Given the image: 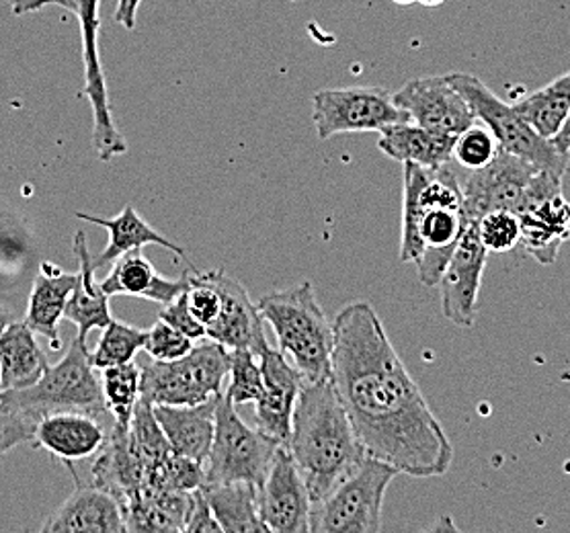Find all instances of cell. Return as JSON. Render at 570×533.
Segmentation results:
<instances>
[{
    "mask_svg": "<svg viewBox=\"0 0 570 533\" xmlns=\"http://www.w3.org/2000/svg\"><path fill=\"white\" fill-rule=\"evenodd\" d=\"M394 103L409 113L411 121L445 136H460L476 124L472 107L448 75L404 82L394 92Z\"/></svg>",
    "mask_w": 570,
    "mask_h": 533,
    "instance_id": "cell-14",
    "label": "cell"
},
{
    "mask_svg": "<svg viewBox=\"0 0 570 533\" xmlns=\"http://www.w3.org/2000/svg\"><path fill=\"white\" fill-rule=\"evenodd\" d=\"M78 274H68L50 260L41 265V272L33 279V287L27 302L26 323L36 335L50 338L52 349L62 347L60 320L66 316L68 299L77 286Z\"/></svg>",
    "mask_w": 570,
    "mask_h": 533,
    "instance_id": "cell-22",
    "label": "cell"
},
{
    "mask_svg": "<svg viewBox=\"0 0 570 533\" xmlns=\"http://www.w3.org/2000/svg\"><path fill=\"white\" fill-rule=\"evenodd\" d=\"M487 259L489 250L480 243L476 224L472 221L440 279L443 316L460 328H470L476 323Z\"/></svg>",
    "mask_w": 570,
    "mask_h": 533,
    "instance_id": "cell-15",
    "label": "cell"
},
{
    "mask_svg": "<svg viewBox=\"0 0 570 533\" xmlns=\"http://www.w3.org/2000/svg\"><path fill=\"white\" fill-rule=\"evenodd\" d=\"M285 445L308 486L312 503L345 481L367 455L333 379L304 382Z\"/></svg>",
    "mask_w": 570,
    "mask_h": 533,
    "instance_id": "cell-3",
    "label": "cell"
},
{
    "mask_svg": "<svg viewBox=\"0 0 570 533\" xmlns=\"http://www.w3.org/2000/svg\"><path fill=\"white\" fill-rule=\"evenodd\" d=\"M99 4L101 0H77L75 14L80 21L82 36V62H85V97L92 109V146L97 157L104 162H111L116 157L128 152V142L124 134L117 130L116 119L111 113L109 92L105 82L101 56H99Z\"/></svg>",
    "mask_w": 570,
    "mask_h": 533,
    "instance_id": "cell-12",
    "label": "cell"
},
{
    "mask_svg": "<svg viewBox=\"0 0 570 533\" xmlns=\"http://www.w3.org/2000/svg\"><path fill=\"white\" fill-rule=\"evenodd\" d=\"M11 9V13L21 14L36 13L46 7H62L66 11H77V0H4Z\"/></svg>",
    "mask_w": 570,
    "mask_h": 533,
    "instance_id": "cell-40",
    "label": "cell"
},
{
    "mask_svg": "<svg viewBox=\"0 0 570 533\" xmlns=\"http://www.w3.org/2000/svg\"><path fill=\"white\" fill-rule=\"evenodd\" d=\"M222 532L220 523L216 520L214 511L209 507L208 499L202 488L194 491L191 509L185 523V533H218Z\"/></svg>",
    "mask_w": 570,
    "mask_h": 533,
    "instance_id": "cell-39",
    "label": "cell"
},
{
    "mask_svg": "<svg viewBox=\"0 0 570 533\" xmlns=\"http://www.w3.org/2000/svg\"><path fill=\"white\" fill-rule=\"evenodd\" d=\"M474 224L479 230L480 243L489 253L505 255L509 250L519 247L521 243V220L513 211H505V209L489 211Z\"/></svg>",
    "mask_w": 570,
    "mask_h": 533,
    "instance_id": "cell-34",
    "label": "cell"
},
{
    "mask_svg": "<svg viewBox=\"0 0 570 533\" xmlns=\"http://www.w3.org/2000/svg\"><path fill=\"white\" fill-rule=\"evenodd\" d=\"M148 330L126 325L121 320H111L105 326L104 335L99 338L97 347L89 353L91 364L101 372L107 367L130 364L136 355L146 347Z\"/></svg>",
    "mask_w": 570,
    "mask_h": 533,
    "instance_id": "cell-32",
    "label": "cell"
},
{
    "mask_svg": "<svg viewBox=\"0 0 570 533\" xmlns=\"http://www.w3.org/2000/svg\"><path fill=\"white\" fill-rule=\"evenodd\" d=\"M202 491L224 533H267L261 517L259 486L250 482L204 484Z\"/></svg>",
    "mask_w": 570,
    "mask_h": 533,
    "instance_id": "cell-29",
    "label": "cell"
},
{
    "mask_svg": "<svg viewBox=\"0 0 570 533\" xmlns=\"http://www.w3.org/2000/svg\"><path fill=\"white\" fill-rule=\"evenodd\" d=\"M0 394H2V379H0Z\"/></svg>",
    "mask_w": 570,
    "mask_h": 533,
    "instance_id": "cell-46",
    "label": "cell"
},
{
    "mask_svg": "<svg viewBox=\"0 0 570 533\" xmlns=\"http://www.w3.org/2000/svg\"><path fill=\"white\" fill-rule=\"evenodd\" d=\"M160 318H163L165 323H169L170 326H175L177 330H181L183 335L194 338V340L206 338V326L202 325V323L195 318L191 308H189L187 289H185L181 296L175 299V302L163 306Z\"/></svg>",
    "mask_w": 570,
    "mask_h": 533,
    "instance_id": "cell-38",
    "label": "cell"
},
{
    "mask_svg": "<svg viewBox=\"0 0 570 533\" xmlns=\"http://www.w3.org/2000/svg\"><path fill=\"white\" fill-rule=\"evenodd\" d=\"M394 4H401V7H409V4H413L416 0H392Z\"/></svg>",
    "mask_w": 570,
    "mask_h": 533,
    "instance_id": "cell-45",
    "label": "cell"
},
{
    "mask_svg": "<svg viewBox=\"0 0 570 533\" xmlns=\"http://www.w3.org/2000/svg\"><path fill=\"white\" fill-rule=\"evenodd\" d=\"M14 320H17V313L13 306L7 299L0 298V335L4 333L7 326L13 325Z\"/></svg>",
    "mask_w": 570,
    "mask_h": 533,
    "instance_id": "cell-43",
    "label": "cell"
},
{
    "mask_svg": "<svg viewBox=\"0 0 570 533\" xmlns=\"http://www.w3.org/2000/svg\"><path fill=\"white\" fill-rule=\"evenodd\" d=\"M416 2H421L423 7H431V9H433V7H440V4H443L445 0H416Z\"/></svg>",
    "mask_w": 570,
    "mask_h": 533,
    "instance_id": "cell-44",
    "label": "cell"
},
{
    "mask_svg": "<svg viewBox=\"0 0 570 533\" xmlns=\"http://www.w3.org/2000/svg\"><path fill=\"white\" fill-rule=\"evenodd\" d=\"M263 372V396L255 403L257 427L279 443H287L292 418L298 403L304 377L287 364L285 353L267 347L259 355Z\"/></svg>",
    "mask_w": 570,
    "mask_h": 533,
    "instance_id": "cell-17",
    "label": "cell"
},
{
    "mask_svg": "<svg viewBox=\"0 0 570 533\" xmlns=\"http://www.w3.org/2000/svg\"><path fill=\"white\" fill-rule=\"evenodd\" d=\"M562 181V175L538 169L530 160L499 148L487 167L468 170L466 179H462L468 220H480L484 214L497 209L521 216L548 197L560 194Z\"/></svg>",
    "mask_w": 570,
    "mask_h": 533,
    "instance_id": "cell-5",
    "label": "cell"
},
{
    "mask_svg": "<svg viewBox=\"0 0 570 533\" xmlns=\"http://www.w3.org/2000/svg\"><path fill=\"white\" fill-rule=\"evenodd\" d=\"M77 218L78 220L97 224L109 233V245L101 250V255L92 257L95 269L111 265L121 255H126L130 250H138V248L146 247V245L167 248L170 253H175L177 257L185 255V248L181 245L173 243L170 238L155 230L130 204L121 209L116 218H101V216H91V214H82V211H77Z\"/></svg>",
    "mask_w": 570,
    "mask_h": 533,
    "instance_id": "cell-26",
    "label": "cell"
},
{
    "mask_svg": "<svg viewBox=\"0 0 570 533\" xmlns=\"http://www.w3.org/2000/svg\"><path fill=\"white\" fill-rule=\"evenodd\" d=\"M77 491L53 513L43 533H126V515L116 494L77 481Z\"/></svg>",
    "mask_w": 570,
    "mask_h": 533,
    "instance_id": "cell-18",
    "label": "cell"
},
{
    "mask_svg": "<svg viewBox=\"0 0 570 533\" xmlns=\"http://www.w3.org/2000/svg\"><path fill=\"white\" fill-rule=\"evenodd\" d=\"M109 431L101 425V416L80 411H62L41 416L36 427L33 445L72 464L99 454Z\"/></svg>",
    "mask_w": 570,
    "mask_h": 533,
    "instance_id": "cell-19",
    "label": "cell"
},
{
    "mask_svg": "<svg viewBox=\"0 0 570 533\" xmlns=\"http://www.w3.org/2000/svg\"><path fill=\"white\" fill-rule=\"evenodd\" d=\"M401 472L365 455L362 464L331 493L312 503L311 533H377L390 482Z\"/></svg>",
    "mask_w": 570,
    "mask_h": 533,
    "instance_id": "cell-7",
    "label": "cell"
},
{
    "mask_svg": "<svg viewBox=\"0 0 570 533\" xmlns=\"http://www.w3.org/2000/svg\"><path fill=\"white\" fill-rule=\"evenodd\" d=\"M402 263H415L421 284L440 286L441 275L472 221L464 209L462 179L452 162L428 169L402 165Z\"/></svg>",
    "mask_w": 570,
    "mask_h": 533,
    "instance_id": "cell-2",
    "label": "cell"
},
{
    "mask_svg": "<svg viewBox=\"0 0 570 533\" xmlns=\"http://www.w3.org/2000/svg\"><path fill=\"white\" fill-rule=\"evenodd\" d=\"M0 408L21 411L41 416L62 411H80L95 416L109 413L105 403L104 384L99 369L91 364L87 343L72 338L68 353L56 365H48L46 374L26 391H2Z\"/></svg>",
    "mask_w": 570,
    "mask_h": 533,
    "instance_id": "cell-6",
    "label": "cell"
},
{
    "mask_svg": "<svg viewBox=\"0 0 570 533\" xmlns=\"http://www.w3.org/2000/svg\"><path fill=\"white\" fill-rule=\"evenodd\" d=\"M458 91L472 107L474 116L480 119L489 130L493 131L499 148L509 155L530 160L538 169L552 170L558 175H567L569 170V155L560 152L552 140H546L532 126L523 119L515 109L499 99L482 80L466 72H452L448 75Z\"/></svg>",
    "mask_w": 570,
    "mask_h": 533,
    "instance_id": "cell-9",
    "label": "cell"
},
{
    "mask_svg": "<svg viewBox=\"0 0 570 533\" xmlns=\"http://www.w3.org/2000/svg\"><path fill=\"white\" fill-rule=\"evenodd\" d=\"M140 367L142 398L167 406H194L208 403L224 392V379L230 374V352L220 343L206 337L179 359H155L153 364Z\"/></svg>",
    "mask_w": 570,
    "mask_h": 533,
    "instance_id": "cell-8",
    "label": "cell"
},
{
    "mask_svg": "<svg viewBox=\"0 0 570 533\" xmlns=\"http://www.w3.org/2000/svg\"><path fill=\"white\" fill-rule=\"evenodd\" d=\"M521 247L540 265H552L564 243L570 240V201L562 196L548 197L540 206L519 216Z\"/></svg>",
    "mask_w": 570,
    "mask_h": 533,
    "instance_id": "cell-25",
    "label": "cell"
},
{
    "mask_svg": "<svg viewBox=\"0 0 570 533\" xmlns=\"http://www.w3.org/2000/svg\"><path fill=\"white\" fill-rule=\"evenodd\" d=\"M552 144L557 146L560 152H564V155H570V113L564 119V124H562V128L558 130L557 136L552 138Z\"/></svg>",
    "mask_w": 570,
    "mask_h": 533,
    "instance_id": "cell-42",
    "label": "cell"
},
{
    "mask_svg": "<svg viewBox=\"0 0 570 533\" xmlns=\"http://www.w3.org/2000/svg\"><path fill=\"white\" fill-rule=\"evenodd\" d=\"M75 255L78 259L77 286L72 296L68 299L66 306V320L77 325V337L87 343L89 333L95 328H101L114 320L111 308H109V296L105 294L101 284L95 279V265H92V255L89 250L87 236L82 230H78L75 238Z\"/></svg>",
    "mask_w": 570,
    "mask_h": 533,
    "instance_id": "cell-23",
    "label": "cell"
},
{
    "mask_svg": "<svg viewBox=\"0 0 570 533\" xmlns=\"http://www.w3.org/2000/svg\"><path fill=\"white\" fill-rule=\"evenodd\" d=\"M220 396L194 406L153 404L156 421L169 440L173 454L206 464L216 431V406Z\"/></svg>",
    "mask_w": 570,
    "mask_h": 533,
    "instance_id": "cell-20",
    "label": "cell"
},
{
    "mask_svg": "<svg viewBox=\"0 0 570 533\" xmlns=\"http://www.w3.org/2000/svg\"><path fill=\"white\" fill-rule=\"evenodd\" d=\"M312 121L316 136L328 140L338 134H380L384 128L411 121V118L394 103V95L382 87H343L314 92Z\"/></svg>",
    "mask_w": 570,
    "mask_h": 533,
    "instance_id": "cell-11",
    "label": "cell"
},
{
    "mask_svg": "<svg viewBox=\"0 0 570 533\" xmlns=\"http://www.w3.org/2000/svg\"><path fill=\"white\" fill-rule=\"evenodd\" d=\"M515 109L546 140H552L570 113V70L515 103Z\"/></svg>",
    "mask_w": 570,
    "mask_h": 533,
    "instance_id": "cell-30",
    "label": "cell"
},
{
    "mask_svg": "<svg viewBox=\"0 0 570 533\" xmlns=\"http://www.w3.org/2000/svg\"><path fill=\"white\" fill-rule=\"evenodd\" d=\"M257 355L248 349L230 352V386L226 396L236 404L257 403L263 396V372L255 362Z\"/></svg>",
    "mask_w": 570,
    "mask_h": 533,
    "instance_id": "cell-33",
    "label": "cell"
},
{
    "mask_svg": "<svg viewBox=\"0 0 570 533\" xmlns=\"http://www.w3.org/2000/svg\"><path fill=\"white\" fill-rule=\"evenodd\" d=\"M499 152V142L487 126H470L455 138L454 160L466 170L487 167Z\"/></svg>",
    "mask_w": 570,
    "mask_h": 533,
    "instance_id": "cell-35",
    "label": "cell"
},
{
    "mask_svg": "<svg viewBox=\"0 0 570 533\" xmlns=\"http://www.w3.org/2000/svg\"><path fill=\"white\" fill-rule=\"evenodd\" d=\"M259 509L272 533L311 532V493L285 443L275 450L259 486Z\"/></svg>",
    "mask_w": 570,
    "mask_h": 533,
    "instance_id": "cell-13",
    "label": "cell"
},
{
    "mask_svg": "<svg viewBox=\"0 0 570 533\" xmlns=\"http://www.w3.org/2000/svg\"><path fill=\"white\" fill-rule=\"evenodd\" d=\"M209 279L220 289L222 308L206 337L224 345L228 352L248 349L259 357L269 347L257 304L248 298L247 289L222 269H209Z\"/></svg>",
    "mask_w": 570,
    "mask_h": 533,
    "instance_id": "cell-16",
    "label": "cell"
},
{
    "mask_svg": "<svg viewBox=\"0 0 570 533\" xmlns=\"http://www.w3.org/2000/svg\"><path fill=\"white\" fill-rule=\"evenodd\" d=\"M140 382L142 367L134 362L101 369L107 411L114 416V425L121 430L130 427L136 404L140 401Z\"/></svg>",
    "mask_w": 570,
    "mask_h": 533,
    "instance_id": "cell-31",
    "label": "cell"
},
{
    "mask_svg": "<svg viewBox=\"0 0 570 533\" xmlns=\"http://www.w3.org/2000/svg\"><path fill=\"white\" fill-rule=\"evenodd\" d=\"M140 4H142V0H117L116 13H114V21L117 26L126 27L128 31H131L136 27Z\"/></svg>",
    "mask_w": 570,
    "mask_h": 533,
    "instance_id": "cell-41",
    "label": "cell"
},
{
    "mask_svg": "<svg viewBox=\"0 0 570 533\" xmlns=\"http://www.w3.org/2000/svg\"><path fill=\"white\" fill-rule=\"evenodd\" d=\"M282 443L257 427H248L234 403L222 392L216 406V431L204 464L206 484L250 482L261 486Z\"/></svg>",
    "mask_w": 570,
    "mask_h": 533,
    "instance_id": "cell-10",
    "label": "cell"
},
{
    "mask_svg": "<svg viewBox=\"0 0 570 533\" xmlns=\"http://www.w3.org/2000/svg\"><path fill=\"white\" fill-rule=\"evenodd\" d=\"M99 284L109 298L136 296L167 306L189 287V275H181L179 279L163 277L156 272L155 265L144 257L142 248H138L114 260L111 272Z\"/></svg>",
    "mask_w": 570,
    "mask_h": 533,
    "instance_id": "cell-21",
    "label": "cell"
},
{
    "mask_svg": "<svg viewBox=\"0 0 570 533\" xmlns=\"http://www.w3.org/2000/svg\"><path fill=\"white\" fill-rule=\"evenodd\" d=\"M458 136H445L428 130L413 121L394 124L380 131L377 148L396 162H413L419 167L438 169L454 160Z\"/></svg>",
    "mask_w": 570,
    "mask_h": 533,
    "instance_id": "cell-24",
    "label": "cell"
},
{
    "mask_svg": "<svg viewBox=\"0 0 570 533\" xmlns=\"http://www.w3.org/2000/svg\"><path fill=\"white\" fill-rule=\"evenodd\" d=\"M257 308L263 320L272 326L279 352L294 359L304 382L333 379L335 333L311 282L267 294Z\"/></svg>",
    "mask_w": 570,
    "mask_h": 533,
    "instance_id": "cell-4",
    "label": "cell"
},
{
    "mask_svg": "<svg viewBox=\"0 0 570 533\" xmlns=\"http://www.w3.org/2000/svg\"><path fill=\"white\" fill-rule=\"evenodd\" d=\"M194 493L148 488L130 496L121 507L128 532H185Z\"/></svg>",
    "mask_w": 570,
    "mask_h": 533,
    "instance_id": "cell-27",
    "label": "cell"
},
{
    "mask_svg": "<svg viewBox=\"0 0 570 533\" xmlns=\"http://www.w3.org/2000/svg\"><path fill=\"white\" fill-rule=\"evenodd\" d=\"M194 338L183 335L175 326L165 323L163 318L155 323V326L148 330L146 347L144 352L148 353L156 362H173L179 359L183 355L194 349Z\"/></svg>",
    "mask_w": 570,
    "mask_h": 533,
    "instance_id": "cell-36",
    "label": "cell"
},
{
    "mask_svg": "<svg viewBox=\"0 0 570 533\" xmlns=\"http://www.w3.org/2000/svg\"><path fill=\"white\" fill-rule=\"evenodd\" d=\"M38 418L21 411L0 408V457L23 443H33Z\"/></svg>",
    "mask_w": 570,
    "mask_h": 533,
    "instance_id": "cell-37",
    "label": "cell"
},
{
    "mask_svg": "<svg viewBox=\"0 0 570 533\" xmlns=\"http://www.w3.org/2000/svg\"><path fill=\"white\" fill-rule=\"evenodd\" d=\"M48 357L39 347L36 333L26 325L14 320L0 335V379L2 391H26L48 369Z\"/></svg>",
    "mask_w": 570,
    "mask_h": 533,
    "instance_id": "cell-28",
    "label": "cell"
},
{
    "mask_svg": "<svg viewBox=\"0 0 570 533\" xmlns=\"http://www.w3.org/2000/svg\"><path fill=\"white\" fill-rule=\"evenodd\" d=\"M333 384L365 454L415 478L452 468L454 445L370 302H353L333 323Z\"/></svg>",
    "mask_w": 570,
    "mask_h": 533,
    "instance_id": "cell-1",
    "label": "cell"
}]
</instances>
